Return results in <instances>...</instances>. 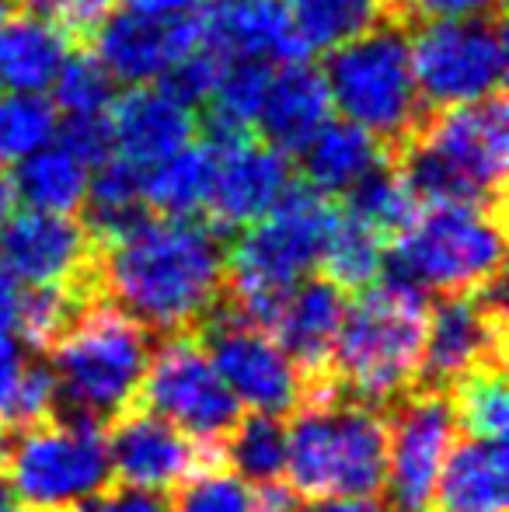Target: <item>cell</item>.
Listing matches in <instances>:
<instances>
[{
    "label": "cell",
    "instance_id": "obj_1",
    "mask_svg": "<svg viewBox=\"0 0 509 512\" xmlns=\"http://www.w3.org/2000/svg\"><path fill=\"white\" fill-rule=\"evenodd\" d=\"M227 241L199 216H150L98 251L102 297L157 338L196 331L224 300Z\"/></svg>",
    "mask_w": 509,
    "mask_h": 512
},
{
    "label": "cell",
    "instance_id": "obj_2",
    "mask_svg": "<svg viewBox=\"0 0 509 512\" xmlns=\"http://www.w3.org/2000/svg\"><path fill=\"white\" fill-rule=\"evenodd\" d=\"M339 209L311 185L293 182L262 220L227 241V286L224 300L248 324L272 331L279 310L304 276L321 262Z\"/></svg>",
    "mask_w": 509,
    "mask_h": 512
},
{
    "label": "cell",
    "instance_id": "obj_3",
    "mask_svg": "<svg viewBox=\"0 0 509 512\" xmlns=\"http://www.w3.org/2000/svg\"><path fill=\"white\" fill-rule=\"evenodd\" d=\"M429 297L377 279L346 304L328 363V394L384 411L419 380Z\"/></svg>",
    "mask_w": 509,
    "mask_h": 512
},
{
    "label": "cell",
    "instance_id": "obj_4",
    "mask_svg": "<svg viewBox=\"0 0 509 512\" xmlns=\"http://www.w3.org/2000/svg\"><path fill=\"white\" fill-rule=\"evenodd\" d=\"M53 373V418L109 425L140 405L150 363V331L98 300L46 352Z\"/></svg>",
    "mask_w": 509,
    "mask_h": 512
},
{
    "label": "cell",
    "instance_id": "obj_5",
    "mask_svg": "<svg viewBox=\"0 0 509 512\" xmlns=\"http://www.w3.org/2000/svg\"><path fill=\"white\" fill-rule=\"evenodd\" d=\"M387 467L384 411L307 398L286 425V485L300 499H377Z\"/></svg>",
    "mask_w": 509,
    "mask_h": 512
},
{
    "label": "cell",
    "instance_id": "obj_6",
    "mask_svg": "<svg viewBox=\"0 0 509 512\" xmlns=\"http://www.w3.org/2000/svg\"><path fill=\"white\" fill-rule=\"evenodd\" d=\"M325 84L332 108L353 126L374 133L387 150H398L426 122L408 53V25L384 18L356 39L328 49Z\"/></svg>",
    "mask_w": 509,
    "mask_h": 512
},
{
    "label": "cell",
    "instance_id": "obj_7",
    "mask_svg": "<svg viewBox=\"0 0 509 512\" xmlns=\"http://www.w3.org/2000/svg\"><path fill=\"white\" fill-rule=\"evenodd\" d=\"M503 213L478 206H422L384 248L381 279L422 297L478 290L503 276Z\"/></svg>",
    "mask_w": 509,
    "mask_h": 512
},
{
    "label": "cell",
    "instance_id": "obj_8",
    "mask_svg": "<svg viewBox=\"0 0 509 512\" xmlns=\"http://www.w3.org/2000/svg\"><path fill=\"white\" fill-rule=\"evenodd\" d=\"M4 481L25 512H67L74 502L109 488L105 425L46 418L7 432Z\"/></svg>",
    "mask_w": 509,
    "mask_h": 512
},
{
    "label": "cell",
    "instance_id": "obj_9",
    "mask_svg": "<svg viewBox=\"0 0 509 512\" xmlns=\"http://www.w3.org/2000/svg\"><path fill=\"white\" fill-rule=\"evenodd\" d=\"M408 53L419 98L429 112L503 95L506 84V28L492 18L415 21Z\"/></svg>",
    "mask_w": 509,
    "mask_h": 512
},
{
    "label": "cell",
    "instance_id": "obj_10",
    "mask_svg": "<svg viewBox=\"0 0 509 512\" xmlns=\"http://www.w3.org/2000/svg\"><path fill=\"white\" fill-rule=\"evenodd\" d=\"M140 408L154 411L192 443L220 457H224V439L245 415V405L213 370L196 331L164 335L161 345L150 349Z\"/></svg>",
    "mask_w": 509,
    "mask_h": 512
},
{
    "label": "cell",
    "instance_id": "obj_11",
    "mask_svg": "<svg viewBox=\"0 0 509 512\" xmlns=\"http://www.w3.org/2000/svg\"><path fill=\"white\" fill-rule=\"evenodd\" d=\"M384 422L387 467L381 502L387 512H433L443 460L461 436L447 391L412 387L384 408Z\"/></svg>",
    "mask_w": 509,
    "mask_h": 512
},
{
    "label": "cell",
    "instance_id": "obj_12",
    "mask_svg": "<svg viewBox=\"0 0 509 512\" xmlns=\"http://www.w3.org/2000/svg\"><path fill=\"white\" fill-rule=\"evenodd\" d=\"M196 338L241 405L279 418L293 415L304 405L307 384L297 366L272 342L269 331L248 324L227 300H220L199 321Z\"/></svg>",
    "mask_w": 509,
    "mask_h": 512
},
{
    "label": "cell",
    "instance_id": "obj_13",
    "mask_svg": "<svg viewBox=\"0 0 509 512\" xmlns=\"http://www.w3.org/2000/svg\"><path fill=\"white\" fill-rule=\"evenodd\" d=\"M489 363H506L503 276L478 290L447 293L433 300L415 387L447 391L457 377Z\"/></svg>",
    "mask_w": 509,
    "mask_h": 512
},
{
    "label": "cell",
    "instance_id": "obj_14",
    "mask_svg": "<svg viewBox=\"0 0 509 512\" xmlns=\"http://www.w3.org/2000/svg\"><path fill=\"white\" fill-rule=\"evenodd\" d=\"M412 140L447 164L485 203L503 206L509 157V115L503 95L429 112Z\"/></svg>",
    "mask_w": 509,
    "mask_h": 512
},
{
    "label": "cell",
    "instance_id": "obj_15",
    "mask_svg": "<svg viewBox=\"0 0 509 512\" xmlns=\"http://www.w3.org/2000/svg\"><path fill=\"white\" fill-rule=\"evenodd\" d=\"M105 446H109L112 478H119V485L161 495H171L182 481L206 467L224 464L220 453L203 450L171 422L140 405L105 425Z\"/></svg>",
    "mask_w": 509,
    "mask_h": 512
},
{
    "label": "cell",
    "instance_id": "obj_16",
    "mask_svg": "<svg viewBox=\"0 0 509 512\" xmlns=\"http://www.w3.org/2000/svg\"><path fill=\"white\" fill-rule=\"evenodd\" d=\"M0 262L28 286L95 283L98 248L77 216L63 213H14L0 230Z\"/></svg>",
    "mask_w": 509,
    "mask_h": 512
},
{
    "label": "cell",
    "instance_id": "obj_17",
    "mask_svg": "<svg viewBox=\"0 0 509 512\" xmlns=\"http://www.w3.org/2000/svg\"><path fill=\"white\" fill-rule=\"evenodd\" d=\"M95 49L116 84H157L203 42V11L182 18H147L133 11H112L91 32Z\"/></svg>",
    "mask_w": 509,
    "mask_h": 512
},
{
    "label": "cell",
    "instance_id": "obj_18",
    "mask_svg": "<svg viewBox=\"0 0 509 512\" xmlns=\"http://www.w3.org/2000/svg\"><path fill=\"white\" fill-rule=\"evenodd\" d=\"M293 182H297L293 164L283 150L255 136L224 143L217 147V175H213V192L206 203L210 223L220 234L234 237L248 223L262 220Z\"/></svg>",
    "mask_w": 509,
    "mask_h": 512
},
{
    "label": "cell",
    "instance_id": "obj_19",
    "mask_svg": "<svg viewBox=\"0 0 509 512\" xmlns=\"http://www.w3.org/2000/svg\"><path fill=\"white\" fill-rule=\"evenodd\" d=\"M346 304V290H339L332 279L304 276L269 331L272 342L286 352V359L304 377L307 398H325L328 394V363H332Z\"/></svg>",
    "mask_w": 509,
    "mask_h": 512
},
{
    "label": "cell",
    "instance_id": "obj_20",
    "mask_svg": "<svg viewBox=\"0 0 509 512\" xmlns=\"http://www.w3.org/2000/svg\"><path fill=\"white\" fill-rule=\"evenodd\" d=\"M109 122L116 157L140 171L168 161L199 133L196 108L175 98L164 84H136L126 95H116Z\"/></svg>",
    "mask_w": 509,
    "mask_h": 512
},
{
    "label": "cell",
    "instance_id": "obj_21",
    "mask_svg": "<svg viewBox=\"0 0 509 512\" xmlns=\"http://www.w3.org/2000/svg\"><path fill=\"white\" fill-rule=\"evenodd\" d=\"M203 42L224 60H262L272 67L307 56L286 0H217L203 7Z\"/></svg>",
    "mask_w": 509,
    "mask_h": 512
},
{
    "label": "cell",
    "instance_id": "obj_22",
    "mask_svg": "<svg viewBox=\"0 0 509 512\" xmlns=\"http://www.w3.org/2000/svg\"><path fill=\"white\" fill-rule=\"evenodd\" d=\"M332 119V98L321 67L307 60L276 63L265 84V98L258 108L255 129L269 147L286 157L300 154L325 122Z\"/></svg>",
    "mask_w": 509,
    "mask_h": 512
},
{
    "label": "cell",
    "instance_id": "obj_23",
    "mask_svg": "<svg viewBox=\"0 0 509 512\" xmlns=\"http://www.w3.org/2000/svg\"><path fill=\"white\" fill-rule=\"evenodd\" d=\"M506 439L457 436L436 481L433 512H506Z\"/></svg>",
    "mask_w": 509,
    "mask_h": 512
},
{
    "label": "cell",
    "instance_id": "obj_24",
    "mask_svg": "<svg viewBox=\"0 0 509 512\" xmlns=\"http://www.w3.org/2000/svg\"><path fill=\"white\" fill-rule=\"evenodd\" d=\"M74 39L35 11H21L0 21V91L46 95L56 81Z\"/></svg>",
    "mask_w": 509,
    "mask_h": 512
},
{
    "label": "cell",
    "instance_id": "obj_25",
    "mask_svg": "<svg viewBox=\"0 0 509 512\" xmlns=\"http://www.w3.org/2000/svg\"><path fill=\"white\" fill-rule=\"evenodd\" d=\"M300 175L304 185L328 199H342L370 168L391 157V150L374 133L346 119H328L300 150Z\"/></svg>",
    "mask_w": 509,
    "mask_h": 512
},
{
    "label": "cell",
    "instance_id": "obj_26",
    "mask_svg": "<svg viewBox=\"0 0 509 512\" xmlns=\"http://www.w3.org/2000/svg\"><path fill=\"white\" fill-rule=\"evenodd\" d=\"M77 213L98 251L123 241L143 220L154 216L143 199V171L126 164L123 157H109L88 175V192Z\"/></svg>",
    "mask_w": 509,
    "mask_h": 512
},
{
    "label": "cell",
    "instance_id": "obj_27",
    "mask_svg": "<svg viewBox=\"0 0 509 512\" xmlns=\"http://www.w3.org/2000/svg\"><path fill=\"white\" fill-rule=\"evenodd\" d=\"M213 175L217 147L192 140L168 161L143 171V199L154 216H199L210 203Z\"/></svg>",
    "mask_w": 509,
    "mask_h": 512
},
{
    "label": "cell",
    "instance_id": "obj_28",
    "mask_svg": "<svg viewBox=\"0 0 509 512\" xmlns=\"http://www.w3.org/2000/svg\"><path fill=\"white\" fill-rule=\"evenodd\" d=\"M272 63L262 60H227L220 70L217 84H213L210 98L203 105V126L210 133L213 147L245 140L255 133L258 108L265 98V84H269Z\"/></svg>",
    "mask_w": 509,
    "mask_h": 512
},
{
    "label": "cell",
    "instance_id": "obj_29",
    "mask_svg": "<svg viewBox=\"0 0 509 512\" xmlns=\"http://www.w3.org/2000/svg\"><path fill=\"white\" fill-rule=\"evenodd\" d=\"M91 171L60 143H46L25 161L14 164L11 178L18 189V203H28L39 213H63L74 216L84 203Z\"/></svg>",
    "mask_w": 509,
    "mask_h": 512
},
{
    "label": "cell",
    "instance_id": "obj_30",
    "mask_svg": "<svg viewBox=\"0 0 509 512\" xmlns=\"http://www.w3.org/2000/svg\"><path fill=\"white\" fill-rule=\"evenodd\" d=\"M342 213L353 216L356 223H363L367 230H374L384 244H391L394 237H401L415 223V216L422 213L419 199L412 196V189L401 178L398 164L387 157L377 168H370L353 189L342 196Z\"/></svg>",
    "mask_w": 509,
    "mask_h": 512
},
{
    "label": "cell",
    "instance_id": "obj_31",
    "mask_svg": "<svg viewBox=\"0 0 509 512\" xmlns=\"http://www.w3.org/2000/svg\"><path fill=\"white\" fill-rule=\"evenodd\" d=\"M307 53H328L391 18L387 0H286Z\"/></svg>",
    "mask_w": 509,
    "mask_h": 512
},
{
    "label": "cell",
    "instance_id": "obj_32",
    "mask_svg": "<svg viewBox=\"0 0 509 512\" xmlns=\"http://www.w3.org/2000/svg\"><path fill=\"white\" fill-rule=\"evenodd\" d=\"M224 464L252 488L286 478V425L279 415H241L224 439Z\"/></svg>",
    "mask_w": 509,
    "mask_h": 512
},
{
    "label": "cell",
    "instance_id": "obj_33",
    "mask_svg": "<svg viewBox=\"0 0 509 512\" xmlns=\"http://www.w3.org/2000/svg\"><path fill=\"white\" fill-rule=\"evenodd\" d=\"M457 429L475 439H506L509 429V394L506 363L475 366L447 387Z\"/></svg>",
    "mask_w": 509,
    "mask_h": 512
},
{
    "label": "cell",
    "instance_id": "obj_34",
    "mask_svg": "<svg viewBox=\"0 0 509 512\" xmlns=\"http://www.w3.org/2000/svg\"><path fill=\"white\" fill-rule=\"evenodd\" d=\"M384 248L387 244L374 230H367L363 223H356L353 216H346L339 209V220H335L332 234H328L318 269H321V276L332 279L339 290L360 293L381 279Z\"/></svg>",
    "mask_w": 509,
    "mask_h": 512
},
{
    "label": "cell",
    "instance_id": "obj_35",
    "mask_svg": "<svg viewBox=\"0 0 509 512\" xmlns=\"http://www.w3.org/2000/svg\"><path fill=\"white\" fill-rule=\"evenodd\" d=\"M60 112L46 95L0 91V168H14L39 147L56 140Z\"/></svg>",
    "mask_w": 509,
    "mask_h": 512
},
{
    "label": "cell",
    "instance_id": "obj_36",
    "mask_svg": "<svg viewBox=\"0 0 509 512\" xmlns=\"http://www.w3.org/2000/svg\"><path fill=\"white\" fill-rule=\"evenodd\" d=\"M56 105V112L63 115H98L109 112L112 102L119 95V84L112 81V74L102 67L91 49H70V56L63 60L56 81L49 84Z\"/></svg>",
    "mask_w": 509,
    "mask_h": 512
},
{
    "label": "cell",
    "instance_id": "obj_37",
    "mask_svg": "<svg viewBox=\"0 0 509 512\" xmlns=\"http://www.w3.org/2000/svg\"><path fill=\"white\" fill-rule=\"evenodd\" d=\"M168 512H252V485L227 464H213L168 495Z\"/></svg>",
    "mask_w": 509,
    "mask_h": 512
},
{
    "label": "cell",
    "instance_id": "obj_38",
    "mask_svg": "<svg viewBox=\"0 0 509 512\" xmlns=\"http://www.w3.org/2000/svg\"><path fill=\"white\" fill-rule=\"evenodd\" d=\"M56 143H60V147H67L88 171H95L98 164H105L109 157H116L109 112L63 115V122L56 126Z\"/></svg>",
    "mask_w": 509,
    "mask_h": 512
},
{
    "label": "cell",
    "instance_id": "obj_39",
    "mask_svg": "<svg viewBox=\"0 0 509 512\" xmlns=\"http://www.w3.org/2000/svg\"><path fill=\"white\" fill-rule=\"evenodd\" d=\"M28 11L60 25L70 39H91L98 25L112 14L119 0H25Z\"/></svg>",
    "mask_w": 509,
    "mask_h": 512
},
{
    "label": "cell",
    "instance_id": "obj_40",
    "mask_svg": "<svg viewBox=\"0 0 509 512\" xmlns=\"http://www.w3.org/2000/svg\"><path fill=\"white\" fill-rule=\"evenodd\" d=\"M387 7H391V18H398L401 25L503 14V0H387Z\"/></svg>",
    "mask_w": 509,
    "mask_h": 512
},
{
    "label": "cell",
    "instance_id": "obj_41",
    "mask_svg": "<svg viewBox=\"0 0 509 512\" xmlns=\"http://www.w3.org/2000/svg\"><path fill=\"white\" fill-rule=\"evenodd\" d=\"M67 512H168V495L143 492V488L109 485L88 499L74 502Z\"/></svg>",
    "mask_w": 509,
    "mask_h": 512
},
{
    "label": "cell",
    "instance_id": "obj_42",
    "mask_svg": "<svg viewBox=\"0 0 509 512\" xmlns=\"http://www.w3.org/2000/svg\"><path fill=\"white\" fill-rule=\"evenodd\" d=\"M18 304H21V283L0 262V356H21L25 352V345L18 338Z\"/></svg>",
    "mask_w": 509,
    "mask_h": 512
},
{
    "label": "cell",
    "instance_id": "obj_43",
    "mask_svg": "<svg viewBox=\"0 0 509 512\" xmlns=\"http://www.w3.org/2000/svg\"><path fill=\"white\" fill-rule=\"evenodd\" d=\"M25 359H28V352H21V356H0V432L11 422V408H14V398H18Z\"/></svg>",
    "mask_w": 509,
    "mask_h": 512
},
{
    "label": "cell",
    "instance_id": "obj_44",
    "mask_svg": "<svg viewBox=\"0 0 509 512\" xmlns=\"http://www.w3.org/2000/svg\"><path fill=\"white\" fill-rule=\"evenodd\" d=\"M252 512H300V495L286 481L252 488Z\"/></svg>",
    "mask_w": 509,
    "mask_h": 512
},
{
    "label": "cell",
    "instance_id": "obj_45",
    "mask_svg": "<svg viewBox=\"0 0 509 512\" xmlns=\"http://www.w3.org/2000/svg\"><path fill=\"white\" fill-rule=\"evenodd\" d=\"M123 11L147 14V18H182V14H199L206 0H119Z\"/></svg>",
    "mask_w": 509,
    "mask_h": 512
},
{
    "label": "cell",
    "instance_id": "obj_46",
    "mask_svg": "<svg viewBox=\"0 0 509 512\" xmlns=\"http://www.w3.org/2000/svg\"><path fill=\"white\" fill-rule=\"evenodd\" d=\"M300 512H387L381 499H314Z\"/></svg>",
    "mask_w": 509,
    "mask_h": 512
},
{
    "label": "cell",
    "instance_id": "obj_47",
    "mask_svg": "<svg viewBox=\"0 0 509 512\" xmlns=\"http://www.w3.org/2000/svg\"><path fill=\"white\" fill-rule=\"evenodd\" d=\"M14 213H18V189H14L11 171L0 168V230L11 223Z\"/></svg>",
    "mask_w": 509,
    "mask_h": 512
},
{
    "label": "cell",
    "instance_id": "obj_48",
    "mask_svg": "<svg viewBox=\"0 0 509 512\" xmlns=\"http://www.w3.org/2000/svg\"><path fill=\"white\" fill-rule=\"evenodd\" d=\"M4 450H7V436L0 432V474H4Z\"/></svg>",
    "mask_w": 509,
    "mask_h": 512
},
{
    "label": "cell",
    "instance_id": "obj_49",
    "mask_svg": "<svg viewBox=\"0 0 509 512\" xmlns=\"http://www.w3.org/2000/svg\"><path fill=\"white\" fill-rule=\"evenodd\" d=\"M4 7H7V4H0V21H4Z\"/></svg>",
    "mask_w": 509,
    "mask_h": 512
},
{
    "label": "cell",
    "instance_id": "obj_50",
    "mask_svg": "<svg viewBox=\"0 0 509 512\" xmlns=\"http://www.w3.org/2000/svg\"><path fill=\"white\" fill-rule=\"evenodd\" d=\"M0 4H7V0H0Z\"/></svg>",
    "mask_w": 509,
    "mask_h": 512
}]
</instances>
